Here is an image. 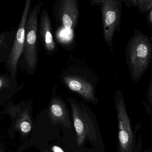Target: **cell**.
<instances>
[{
	"mask_svg": "<svg viewBox=\"0 0 152 152\" xmlns=\"http://www.w3.org/2000/svg\"><path fill=\"white\" fill-rule=\"evenodd\" d=\"M45 152H49V151H47H47H46H46H45Z\"/></svg>",
	"mask_w": 152,
	"mask_h": 152,
	"instance_id": "d6986e66",
	"label": "cell"
},
{
	"mask_svg": "<svg viewBox=\"0 0 152 152\" xmlns=\"http://www.w3.org/2000/svg\"><path fill=\"white\" fill-rule=\"evenodd\" d=\"M51 149L53 152H65L61 148L58 146H53L51 147Z\"/></svg>",
	"mask_w": 152,
	"mask_h": 152,
	"instance_id": "9a60e30c",
	"label": "cell"
},
{
	"mask_svg": "<svg viewBox=\"0 0 152 152\" xmlns=\"http://www.w3.org/2000/svg\"><path fill=\"white\" fill-rule=\"evenodd\" d=\"M131 75L137 81L147 69L152 57V44L148 37L137 31L131 40L128 49Z\"/></svg>",
	"mask_w": 152,
	"mask_h": 152,
	"instance_id": "6da1fadb",
	"label": "cell"
},
{
	"mask_svg": "<svg viewBox=\"0 0 152 152\" xmlns=\"http://www.w3.org/2000/svg\"><path fill=\"white\" fill-rule=\"evenodd\" d=\"M61 80L69 90L91 102L96 99L95 86L96 79L93 73L84 67H70L64 71Z\"/></svg>",
	"mask_w": 152,
	"mask_h": 152,
	"instance_id": "7a4b0ae2",
	"label": "cell"
},
{
	"mask_svg": "<svg viewBox=\"0 0 152 152\" xmlns=\"http://www.w3.org/2000/svg\"><path fill=\"white\" fill-rule=\"evenodd\" d=\"M68 101L72 107L78 145H81L87 138L91 140H96V129L88 113L82 109L73 99L70 98Z\"/></svg>",
	"mask_w": 152,
	"mask_h": 152,
	"instance_id": "52a82bcc",
	"label": "cell"
},
{
	"mask_svg": "<svg viewBox=\"0 0 152 152\" xmlns=\"http://www.w3.org/2000/svg\"><path fill=\"white\" fill-rule=\"evenodd\" d=\"M77 0H60L54 4V15L61 28L74 31L80 16Z\"/></svg>",
	"mask_w": 152,
	"mask_h": 152,
	"instance_id": "ba28073f",
	"label": "cell"
},
{
	"mask_svg": "<svg viewBox=\"0 0 152 152\" xmlns=\"http://www.w3.org/2000/svg\"><path fill=\"white\" fill-rule=\"evenodd\" d=\"M16 79L11 75L5 74L0 77V91L1 92H15L18 90Z\"/></svg>",
	"mask_w": 152,
	"mask_h": 152,
	"instance_id": "7c38bea8",
	"label": "cell"
},
{
	"mask_svg": "<svg viewBox=\"0 0 152 152\" xmlns=\"http://www.w3.org/2000/svg\"><path fill=\"white\" fill-rule=\"evenodd\" d=\"M17 128L23 133H27L31 131L32 128L31 121L28 113L22 114L16 123Z\"/></svg>",
	"mask_w": 152,
	"mask_h": 152,
	"instance_id": "4fadbf2b",
	"label": "cell"
},
{
	"mask_svg": "<svg viewBox=\"0 0 152 152\" xmlns=\"http://www.w3.org/2000/svg\"><path fill=\"white\" fill-rule=\"evenodd\" d=\"M52 32L50 17L47 10L44 9L40 18L39 33L46 52L50 56L55 54L57 49Z\"/></svg>",
	"mask_w": 152,
	"mask_h": 152,
	"instance_id": "9c48e42d",
	"label": "cell"
},
{
	"mask_svg": "<svg viewBox=\"0 0 152 152\" xmlns=\"http://www.w3.org/2000/svg\"><path fill=\"white\" fill-rule=\"evenodd\" d=\"M0 152H4L3 151H2V150H1V151H0Z\"/></svg>",
	"mask_w": 152,
	"mask_h": 152,
	"instance_id": "ac0fdd59",
	"label": "cell"
},
{
	"mask_svg": "<svg viewBox=\"0 0 152 152\" xmlns=\"http://www.w3.org/2000/svg\"><path fill=\"white\" fill-rule=\"evenodd\" d=\"M42 5L41 2H39L30 10L26 25L23 61L26 72L32 75L36 72L38 66V15Z\"/></svg>",
	"mask_w": 152,
	"mask_h": 152,
	"instance_id": "3957f363",
	"label": "cell"
},
{
	"mask_svg": "<svg viewBox=\"0 0 152 152\" xmlns=\"http://www.w3.org/2000/svg\"><path fill=\"white\" fill-rule=\"evenodd\" d=\"M16 32L14 29L1 33L0 35V61L7 63L14 45Z\"/></svg>",
	"mask_w": 152,
	"mask_h": 152,
	"instance_id": "8fae6325",
	"label": "cell"
},
{
	"mask_svg": "<svg viewBox=\"0 0 152 152\" xmlns=\"http://www.w3.org/2000/svg\"><path fill=\"white\" fill-rule=\"evenodd\" d=\"M49 116L53 124H60L66 128L71 127L65 104L61 97L55 96L50 102Z\"/></svg>",
	"mask_w": 152,
	"mask_h": 152,
	"instance_id": "30bf717a",
	"label": "cell"
},
{
	"mask_svg": "<svg viewBox=\"0 0 152 152\" xmlns=\"http://www.w3.org/2000/svg\"><path fill=\"white\" fill-rule=\"evenodd\" d=\"M149 94H150V100H151V102H152V86H151V88H150Z\"/></svg>",
	"mask_w": 152,
	"mask_h": 152,
	"instance_id": "e0dca14e",
	"label": "cell"
},
{
	"mask_svg": "<svg viewBox=\"0 0 152 152\" xmlns=\"http://www.w3.org/2000/svg\"><path fill=\"white\" fill-rule=\"evenodd\" d=\"M122 2L121 0H94L91 3V6L98 5L101 7L104 38L113 53V37L120 27Z\"/></svg>",
	"mask_w": 152,
	"mask_h": 152,
	"instance_id": "277c9868",
	"label": "cell"
},
{
	"mask_svg": "<svg viewBox=\"0 0 152 152\" xmlns=\"http://www.w3.org/2000/svg\"><path fill=\"white\" fill-rule=\"evenodd\" d=\"M142 13L151 11L152 9V0H137V7Z\"/></svg>",
	"mask_w": 152,
	"mask_h": 152,
	"instance_id": "5bb4252c",
	"label": "cell"
},
{
	"mask_svg": "<svg viewBox=\"0 0 152 152\" xmlns=\"http://www.w3.org/2000/svg\"><path fill=\"white\" fill-rule=\"evenodd\" d=\"M148 22L149 25L152 27V9L150 11L148 16Z\"/></svg>",
	"mask_w": 152,
	"mask_h": 152,
	"instance_id": "2e32d148",
	"label": "cell"
},
{
	"mask_svg": "<svg viewBox=\"0 0 152 152\" xmlns=\"http://www.w3.org/2000/svg\"><path fill=\"white\" fill-rule=\"evenodd\" d=\"M31 5V1L26 0L19 26L16 31L13 48L8 59L5 64L6 67L10 74L15 79L17 78V71L18 61L21 56L23 55L24 48L26 25L30 13Z\"/></svg>",
	"mask_w": 152,
	"mask_h": 152,
	"instance_id": "8992f818",
	"label": "cell"
},
{
	"mask_svg": "<svg viewBox=\"0 0 152 152\" xmlns=\"http://www.w3.org/2000/svg\"><path fill=\"white\" fill-rule=\"evenodd\" d=\"M115 101L118 118V138L120 151L131 152L133 145V133L124 99L120 91H116Z\"/></svg>",
	"mask_w": 152,
	"mask_h": 152,
	"instance_id": "5b68a950",
	"label": "cell"
}]
</instances>
